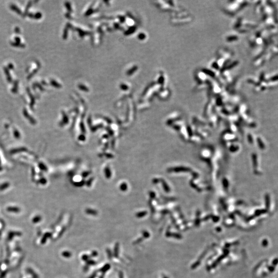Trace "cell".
<instances>
[{
  "mask_svg": "<svg viewBox=\"0 0 278 278\" xmlns=\"http://www.w3.org/2000/svg\"><path fill=\"white\" fill-rule=\"evenodd\" d=\"M265 200H266V205L267 208L269 207V205H270V197L268 194H266L265 196Z\"/></svg>",
  "mask_w": 278,
  "mask_h": 278,
  "instance_id": "obj_1",
  "label": "cell"
},
{
  "mask_svg": "<svg viewBox=\"0 0 278 278\" xmlns=\"http://www.w3.org/2000/svg\"><path fill=\"white\" fill-rule=\"evenodd\" d=\"M258 144H259V145L261 148V149H264L265 147L264 144H263V143L262 141H261V139H260V138L258 139Z\"/></svg>",
  "mask_w": 278,
  "mask_h": 278,
  "instance_id": "obj_2",
  "label": "cell"
}]
</instances>
